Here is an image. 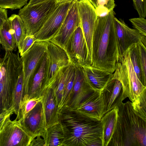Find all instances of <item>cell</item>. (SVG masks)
Returning a JSON list of instances; mask_svg holds the SVG:
<instances>
[{
    "label": "cell",
    "instance_id": "obj_1",
    "mask_svg": "<svg viewBox=\"0 0 146 146\" xmlns=\"http://www.w3.org/2000/svg\"><path fill=\"white\" fill-rule=\"evenodd\" d=\"M59 122L64 134L63 146H102L100 120L64 106L59 111Z\"/></svg>",
    "mask_w": 146,
    "mask_h": 146
},
{
    "label": "cell",
    "instance_id": "obj_2",
    "mask_svg": "<svg viewBox=\"0 0 146 146\" xmlns=\"http://www.w3.org/2000/svg\"><path fill=\"white\" fill-rule=\"evenodd\" d=\"M113 10L103 17L97 16L92 37V67L115 71L119 58L115 30Z\"/></svg>",
    "mask_w": 146,
    "mask_h": 146
},
{
    "label": "cell",
    "instance_id": "obj_3",
    "mask_svg": "<svg viewBox=\"0 0 146 146\" xmlns=\"http://www.w3.org/2000/svg\"><path fill=\"white\" fill-rule=\"evenodd\" d=\"M146 121L134 110L132 102L118 107L115 129L108 146H146Z\"/></svg>",
    "mask_w": 146,
    "mask_h": 146
},
{
    "label": "cell",
    "instance_id": "obj_4",
    "mask_svg": "<svg viewBox=\"0 0 146 146\" xmlns=\"http://www.w3.org/2000/svg\"><path fill=\"white\" fill-rule=\"evenodd\" d=\"M113 76L120 81L124 95L132 102L146 89L136 75L127 52L119 57Z\"/></svg>",
    "mask_w": 146,
    "mask_h": 146
},
{
    "label": "cell",
    "instance_id": "obj_5",
    "mask_svg": "<svg viewBox=\"0 0 146 146\" xmlns=\"http://www.w3.org/2000/svg\"><path fill=\"white\" fill-rule=\"evenodd\" d=\"M56 5L54 0H50L26 5L19 10L18 15L24 23L27 35H34L40 29Z\"/></svg>",
    "mask_w": 146,
    "mask_h": 146
},
{
    "label": "cell",
    "instance_id": "obj_6",
    "mask_svg": "<svg viewBox=\"0 0 146 146\" xmlns=\"http://www.w3.org/2000/svg\"><path fill=\"white\" fill-rule=\"evenodd\" d=\"M47 44V42L36 41L21 56L23 74V97L28 95L34 74L46 54Z\"/></svg>",
    "mask_w": 146,
    "mask_h": 146
},
{
    "label": "cell",
    "instance_id": "obj_7",
    "mask_svg": "<svg viewBox=\"0 0 146 146\" xmlns=\"http://www.w3.org/2000/svg\"><path fill=\"white\" fill-rule=\"evenodd\" d=\"M9 115L0 127V146H29L32 138L16 118L10 119Z\"/></svg>",
    "mask_w": 146,
    "mask_h": 146
},
{
    "label": "cell",
    "instance_id": "obj_8",
    "mask_svg": "<svg viewBox=\"0 0 146 146\" xmlns=\"http://www.w3.org/2000/svg\"><path fill=\"white\" fill-rule=\"evenodd\" d=\"M71 64L83 67L91 66L92 59L81 24L74 32L64 48Z\"/></svg>",
    "mask_w": 146,
    "mask_h": 146
},
{
    "label": "cell",
    "instance_id": "obj_9",
    "mask_svg": "<svg viewBox=\"0 0 146 146\" xmlns=\"http://www.w3.org/2000/svg\"><path fill=\"white\" fill-rule=\"evenodd\" d=\"M71 3L56 6L40 29L34 35L36 41H49L57 33L65 18Z\"/></svg>",
    "mask_w": 146,
    "mask_h": 146
},
{
    "label": "cell",
    "instance_id": "obj_10",
    "mask_svg": "<svg viewBox=\"0 0 146 146\" xmlns=\"http://www.w3.org/2000/svg\"><path fill=\"white\" fill-rule=\"evenodd\" d=\"M45 82L47 86L61 68L71 64L65 50L50 41L47 42Z\"/></svg>",
    "mask_w": 146,
    "mask_h": 146
},
{
    "label": "cell",
    "instance_id": "obj_11",
    "mask_svg": "<svg viewBox=\"0 0 146 146\" xmlns=\"http://www.w3.org/2000/svg\"><path fill=\"white\" fill-rule=\"evenodd\" d=\"M78 0H75L71 3L59 31L49 41L64 49L72 34L80 24L77 6Z\"/></svg>",
    "mask_w": 146,
    "mask_h": 146
},
{
    "label": "cell",
    "instance_id": "obj_12",
    "mask_svg": "<svg viewBox=\"0 0 146 146\" xmlns=\"http://www.w3.org/2000/svg\"><path fill=\"white\" fill-rule=\"evenodd\" d=\"M77 6L81 26L92 59V37L97 17L96 9L89 0H78Z\"/></svg>",
    "mask_w": 146,
    "mask_h": 146
},
{
    "label": "cell",
    "instance_id": "obj_13",
    "mask_svg": "<svg viewBox=\"0 0 146 146\" xmlns=\"http://www.w3.org/2000/svg\"><path fill=\"white\" fill-rule=\"evenodd\" d=\"M75 67L73 87L68 101L65 106L74 110L76 109L86 98L95 91L86 78L83 67Z\"/></svg>",
    "mask_w": 146,
    "mask_h": 146
},
{
    "label": "cell",
    "instance_id": "obj_14",
    "mask_svg": "<svg viewBox=\"0 0 146 146\" xmlns=\"http://www.w3.org/2000/svg\"><path fill=\"white\" fill-rule=\"evenodd\" d=\"M114 23L119 57L127 52L132 44L140 41L143 35L137 30L130 28L123 20L115 17Z\"/></svg>",
    "mask_w": 146,
    "mask_h": 146
},
{
    "label": "cell",
    "instance_id": "obj_15",
    "mask_svg": "<svg viewBox=\"0 0 146 146\" xmlns=\"http://www.w3.org/2000/svg\"><path fill=\"white\" fill-rule=\"evenodd\" d=\"M25 130L32 138L44 135L46 129L42 104L38 102L22 119H19Z\"/></svg>",
    "mask_w": 146,
    "mask_h": 146
},
{
    "label": "cell",
    "instance_id": "obj_16",
    "mask_svg": "<svg viewBox=\"0 0 146 146\" xmlns=\"http://www.w3.org/2000/svg\"><path fill=\"white\" fill-rule=\"evenodd\" d=\"M104 105V114L119 107L127 98L120 81L113 76L100 91Z\"/></svg>",
    "mask_w": 146,
    "mask_h": 146
},
{
    "label": "cell",
    "instance_id": "obj_17",
    "mask_svg": "<svg viewBox=\"0 0 146 146\" xmlns=\"http://www.w3.org/2000/svg\"><path fill=\"white\" fill-rule=\"evenodd\" d=\"M104 109L100 91H95L80 104L76 110L87 117L100 121L104 115Z\"/></svg>",
    "mask_w": 146,
    "mask_h": 146
},
{
    "label": "cell",
    "instance_id": "obj_18",
    "mask_svg": "<svg viewBox=\"0 0 146 146\" xmlns=\"http://www.w3.org/2000/svg\"><path fill=\"white\" fill-rule=\"evenodd\" d=\"M42 104L46 129L59 122V110L54 91L48 86L42 94Z\"/></svg>",
    "mask_w": 146,
    "mask_h": 146
},
{
    "label": "cell",
    "instance_id": "obj_19",
    "mask_svg": "<svg viewBox=\"0 0 146 146\" xmlns=\"http://www.w3.org/2000/svg\"><path fill=\"white\" fill-rule=\"evenodd\" d=\"M17 80L7 74L0 78V115L11 108L14 89Z\"/></svg>",
    "mask_w": 146,
    "mask_h": 146
},
{
    "label": "cell",
    "instance_id": "obj_20",
    "mask_svg": "<svg viewBox=\"0 0 146 146\" xmlns=\"http://www.w3.org/2000/svg\"><path fill=\"white\" fill-rule=\"evenodd\" d=\"M86 78L95 91H101L112 78L113 73L91 66L83 67Z\"/></svg>",
    "mask_w": 146,
    "mask_h": 146
},
{
    "label": "cell",
    "instance_id": "obj_21",
    "mask_svg": "<svg viewBox=\"0 0 146 146\" xmlns=\"http://www.w3.org/2000/svg\"><path fill=\"white\" fill-rule=\"evenodd\" d=\"M118 108L105 113L100 120L102 131V146H108L116 126Z\"/></svg>",
    "mask_w": 146,
    "mask_h": 146
},
{
    "label": "cell",
    "instance_id": "obj_22",
    "mask_svg": "<svg viewBox=\"0 0 146 146\" xmlns=\"http://www.w3.org/2000/svg\"><path fill=\"white\" fill-rule=\"evenodd\" d=\"M46 61V54L33 77L27 95L30 98L41 96L47 87L45 82Z\"/></svg>",
    "mask_w": 146,
    "mask_h": 146
},
{
    "label": "cell",
    "instance_id": "obj_23",
    "mask_svg": "<svg viewBox=\"0 0 146 146\" xmlns=\"http://www.w3.org/2000/svg\"><path fill=\"white\" fill-rule=\"evenodd\" d=\"M72 64L60 68L48 86L52 89L59 110L62 102L65 82L70 68Z\"/></svg>",
    "mask_w": 146,
    "mask_h": 146
},
{
    "label": "cell",
    "instance_id": "obj_24",
    "mask_svg": "<svg viewBox=\"0 0 146 146\" xmlns=\"http://www.w3.org/2000/svg\"><path fill=\"white\" fill-rule=\"evenodd\" d=\"M43 137L45 146H63L64 136L60 123L46 128Z\"/></svg>",
    "mask_w": 146,
    "mask_h": 146
},
{
    "label": "cell",
    "instance_id": "obj_25",
    "mask_svg": "<svg viewBox=\"0 0 146 146\" xmlns=\"http://www.w3.org/2000/svg\"><path fill=\"white\" fill-rule=\"evenodd\" d=\"M13 34L17 47L20 48L24 39L27 35L24 23L20 17L13 14L9 18Z\"/></svg>",
    "mask_w": 146,
    "mask_h": 146
},
{
    "label": "cell",
    "instance_id": "obj_26",
    "mask_svg": "<svg viewBox=\"0 0 146 146\" xmlns=\"http://www.w3.org/2000/svg\"><path fill=\"white\" fill-rule=\"evenodd\" d=\"M127 52L136 75L143 85L146 87V78L144 77L142 70L138 43L131 46Z\"/></svg>",
    "mask_w": 146,
    "mask_h": 146
},
{
    "label": "cell",
    "instance_id": "obj_27",
    "mask_svg": "<svg viewBox=\"0 0 146 146\" xmlns=\"http://www.w3.org/2000/svg\"><path fill=\"white\" fill-rule=\"evenodd\" d=\"M0 38L1 44L5 50H16L17 47L8 20L5 22L0 29Z\"/></svg>",
    "mask_w": 146,
    "mask_h": 146
},
{
    "label": "cell",
    "instance_id": "obj_28",
    "mask_svg": "<svg viewBox=\"0 0 146 146\" xmlns=\"http://www.w3.org/2000/svg\"><path fill=\"white\" fill-rule=\"evenodd\" d=\"M23 97V68L19 76L15 87L13 95L11 107L14 113L19 115L20 106Z\"/></svg>",
    "mask_w": 146,
    "mask_h": 146
},
{
    "label": "cell",
    "instance_id": "obj_29",
    "mask_svg": "<svg viewBox=\"0 0 146 146\" xmlns=\"http://www.w3.org/2000/svg\"><path fill=\"white\" fill-rule=\"evenodd\" d=\"M42 97V95L39 97L30 98L28 95L24 96L20 105L19 115L16 118L18 119H23L38 102H41Z\"/></svg>",
    "mask_w": 146,
    "mask_h": 146
},
{
    "label": "cell",
    "instance_id": "obj_30",
    "mask_svg": "<svg viewBox=\"0 0 146 146\" xmlns=\"http://www.w3.org/2000/svg\"><path fill=\"white\" fill-rule=\"evenodd\" d=\"M75 70V66L72 64L64 84L61 108L66 105L71 93L74 80Z\"/></svg>",
    "mask_w": 146,
    "mask_h": 146
},
{
    "label": "cell",
    "instance_id": "obj_31",
    "mask_svg": "<svg viewBox=\"0 0 146 146\" xmlns=\"http://www.w3.org/2000/svg\"><path fill=\"white\" fill-rule=\"evenodd\" d=\"M132 105L136 113L146 121V89L141 93L134 102H132Z\"/></svg>",
    "mask_w": 146,
    "mask_h": 146
},
{
    "label": "cell",
    "instance_id": "obj_32",
    "mask_svg": "<svg viewBox=\"0 0 146 146\" xmlns=\"http://www.w3.org/2000/svg\"><path fill=\"white\" fill-rule=\"evenodd\" d=\"M115 7L114 0H97L95 8L97 16L103 17L113 10Z\"/></svg>",
    "mask_w": 146,
    "mask_h": 146
},
{
    "label": "cell",
    "instance_id": "obj_33",
    "mask_svg": "<svg viewBox=\"0 0 146 146\" xmlns=\"http://www.w3.org/2000/svg\"><path fill=\"white\" fill-rule=\"evenodd\" d=\"M28 0H0V7L11 10L21 9L27 4Z\"/></svg>",
    "mask_w": 146,
    "mask_h": 146
},
{
    "label": "cell",
    "instance_id": "obj_34",
    "mask_svg": "<svg viewBox=\"0 0 146 146\" xmlns=\"http://www.w3.org/2000/svg\"><path fill=\"white\" fill-rule=\"evenodd\" d=\"M133 26L142 35L146 36V20L139 17L129 19Z\"/></svg>",
    "mask_w": 146,
    "mask_h": 146
},
{
    "label": "cell",
    "instance_id": "obj_35",
    "mask_svg": "<svg viewBox=\"0 0 146 146\" xmlns=\"http://www.w3.org/2000/svg\"><path fill=\"white\" fill-rule=\"evenodd\" d=\"M36 41L34 35H27L18 49L21 56H22L26 52Z\"/></svg>",
    "mask_w": 146,
    "mask_h": 146
},
{
    "label": "cell",
    "instance_id": "obj_36",
    "mask_svg": "<svg viewBox=\"0 0 146 146\" xmlns=\"http://www.w3.org/2000/svg\"><path fill=\"white\" fill-rule=\"evenodd\" d=\"M135 9L139 17L145 18L146 16V0H132Z\"/></svg>",
    "mask_w": 146,
    "mask_h": 146
},
{
    "label": "cell",
    "instance_id": "obj_37",
    "mask_svg": "<svg viewBox=\"0 0 146 146\" xmlns=\"http://www.w3.org/2000/svg\"><path fill=\"white\" fill-rule=\"evenodd\" d=\"M138 46L142 70L144 76L146 78V45L139 41Z\"/></svg>",
    "mask_w": 146,
    "mask_h": 146
},
{
    "label": "cell",
    "instance_id": "obj_38",
    "mask_svg": "<svg viewBox=\"0 0 146 146\" xmlns=\"http://www.w3.org/2000/svg\"><path fill=\"white\" fill-rule=\"evenodd\" d=\"M29 146H45L44 139L42 135H38L34 137Z\"/></svg>",
    "mask_w": 146,
    "mask_h": 146
},
{
    "label": "cell",
    "instance_id": "obj_39",
    "mask_svg": "<svg viewBox=\"0 0 146 146\" xmlns=\"http://www.w3.org/2000/svg\"><path fill=\"white\" fill-rule=\"evenodd\" d=\"M6 9L0 7V29L5 22L8 20L7 10Z\"/></svg>",
    "mask_w": 146,
    "mask_h": 146
},
{
    "label": "cell",
    "instance_id": "obj_40",
    "mask_svg": "<svg viewBox=\"0 0 146 146\" xmlns=\"http://www.w3.org/2000/svg\"><path fill=\"white\" fill-rule=\"evenodd\" d=\"M13 111L11 108L7 111L0 115V126L2 124L3 121L7 116L10 114H13Z\"/></svg>",
    "mask_w": 146,
    "mask_h": 146
},
{
    "label": "cell",
    "instance_id": "obj_41",
    "mask_svg": "<svg viewBox=\"0 0 146 146\" xmlns=\"http://www.w3.org/2000/svg\"><path fill=\"white\" fill-rule=\"evenodd\" d=\"M49 0H30L29 3H27V5H31Z\"/></svg>",
    "mask_w": 146,
    "mask_h": 146
},
{
    "label": "cell",
    "instance_id": "obj_42",
    "mask_svg": "<svg viewBox=\"0 0 146 146\" xmlns=\"http://www.w3.org/2000/svg\"><path fill=\"white\" fill-rule=\"evenodd\" d=\"M75 0H55L56 5H60L62 4L71 3Z\"/></svg>",
    "mask_w": 146,
    "mask_h": 146
},
{
    "label": "cell",
    "instance_id": "obj_43",
    "mask_svg": "<svg viewBox=\"0 0 146 146\" xmlns=\"http://www.w3.org/2000/svg\"><path fill=\"white\" fill-rule=\"evenodd\" d=\"M94 7L96 8L97 7V0H89Z\"/></svg>",
    "mask_w": 146,
    "mask_h": 146
},
{
    "label": "cell",
    "instance_id": "obj_44",
    "mask_svg": "<svg viewBox=\"0 0 146 146\" xmlns=\"http://www.w3.org/2000/svg\"><path fill=\"white\" fill-rule=\"evenodd\" d=\"M1 39H0V44H1Z\"/></svg>",
    "mask_w": 146,
    "mask_h": 146
},
{
    "label": "cell",
    "instance_id": "obj_45",
    "mask_svg": "<svg viewBox=\"0 0 146 146\" xmlns=\"http://www.w3.org/2000/svg\"><path fill=\"white\" fill-rule=\"evenodd\" d=\"M1 58L0 57V60L1 59Z\"/></svg>",
    "mask_w": 146,
    "mask_h": 146
},
{
    "label": "cell",
    "instance_id": "obj_46",
    "mask_svg": "<svg viewBox=\"0 0 146 146\" xmlns=\"http://www.w3.org/2000/svg\"><path fill=\"white\" fill-rule=\"evenodd\" d=\"M1 125L0 126V127L1 126Z\"/></svg>",
    "mask_w": 146,
    "mask_h": 146
}]
</instances>
